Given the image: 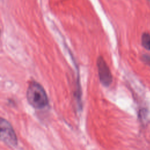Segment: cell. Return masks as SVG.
I'll return each mask as SVG.
<instances>
[{
	"label": "cell",
	"mask_w": 150,
	"mask_h": 150,
	"mask_svg": "<svg viewBox=\"0 0 150 150\" xmlns=\"http://www.w3.org/2000/svg\"><path fill=\"white\" fill-rule=\"evenodd\" d=\"M26 98L28 103L35 108L42 109L48 104L46 93L43 87L38 82L32 81L26 91Z\"/></svg>",
	"instance_id": "obj_1"
},
{
	"label": "cell",
	"mask_w": 150,
	"mask_h": 150,
	"mask_svg": "<svg viewBox=\"0 0 150 150\" xmlns=\"http://www.w3.org/2000/svg\"><path fill=\"white\" fill-rule=\"evenodd\" d=\"M1 139L7 145L15 146L17 145V137L10 123L3 118H1Z\"/></svg>",
	"instance_id": "obj_2"
},
{
	"label": "cell",
	"mask_w": 150,
	"mask_h": 150,
	"mask_svg": "<svg viewBox=\"0 0 150 150\" xmlns=\"http://www.w3.org/2000/svg\"><path fill=\"white\" fill-rule=\"evenodd\" d=\"M97 66L101 83L105 86H110L112 80V75L108 65L103 57H99L97 59Z\"/></svg>",
	"instance_id": "obj_3"
},
{
	"label": "cell",
	"mask_w": 150,
	"mask_h": 150,
	"mask_svg": "<svg viewBox=\"0 0 150 150\" xmlns=\"http://www.w3.org/2000/svg\"><path fill=\"white\" fill-rule=\"evenodd\" d=\"M141 42L142 46L147 50H150V35L147 33H144L142 35Z\"/></svg>",
	"instance_id": "obj_4"
},
{
	"label": "cell",
	"mask_w": 150,
	"mask_h": 150,
	"mask_svg": "<svg viewBox=\"0 0 150 150\" xmlns=\"http://www.w3.org/2000/svg\"><path fill=\"white\" fill-rule=\"evenodd\" d=\"M144 60L145 62H146L148 64L150 65V56L149 55H145L143 56Z\"/></svg>",
	"instance_id": "obj_5"
},
{
	"label": "cell",
	"mask_w": 150,
	"mask_h": 150,
	"mask_svg": "<svg viewBox=\"0 0 150 150\" xmlns=\"http://www.w3.org/2000/svg\"><path fill=\"white\" fill-rule=\"evenodd\" d=\"M149 1H150V0H149Z\"/></svg>",
	"instance_id": "obj_6"
}]
</instances>
